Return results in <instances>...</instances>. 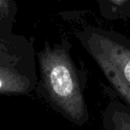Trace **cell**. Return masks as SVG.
Here are the masks:
<instances>
[{"instance_id": "6da1fadb", "label": "cell", "mask_w": 130, "mask_h": 130, "mask_svg": "<svg viewBox=\"0 0 130 130\" xmlns=\"http://www.w3.org/2000/svg\"><path fill=\"white\" fill-rule=\"evenodd\" d=\"M72 45L63 38L59 43H46L37 52V94L64 119L76 126L89 121L85 99L86 72L72 56Z\"/></svg>"}, {"instance_id": "7a4b0ae2", "label": "cell", "mask_w": 130, "mask_h": 130, "mask_svg": "<svg viewBox=\"0 0 130 130\" xmlns=\"http://www.w3.org/2000/svg\"><path fill=\"white\" fill-rule=\"evenodd\" d=\"M117 93L130 107V39L119 31L87 24L74 32Z\"/></svg>"}, {"instance_id": "3957f363", "label": "cell", "mask_w": 130, "mask_h": 130, "mask_svg": "<svg viewBox=\"0 0 130 130\" xmlns=\"http://www.w3.org/2000/svg\"><path fill=\"white\" fill-rule=\"evenodd\" d=\"M38 78L34 39L16 34L0 39V96L29 95Z\"/></svg>"}, {"instance_id": "277c9868", "label": "cell", "mask_w": 130, "mask_h": 130, "mask_svg": "<svg viewBox=\"0 0 130 130\" xmlns=\"http://www.w3.org/2000/svg\"><path fill=\"white\" fill-rule=\"evenodd\" d=\"M104 130H130V107L119 99H112L102 114Z\"/></svg>"}, {"instance_id": "5b68a950", "label": "cell", "mask_w": 130, "mask_h": 130, "mask_svg": "<svg viewBox=\"0 0 130 130\" xmlns=\"http://www.w3.org/2000/svg\"><path fill=\"white\" fill-rule=\"evenodd\" d=\"M102 17L107 20L126 21L130 18V0H95Z\"/></svg>"}, {"instance_id": "8992f818", "label": "cell", "mask_w": 130, "mask_h": 130, "mask_svg": "<svg viewBox=\"0 0 130 130\" xmlns=\"http://www.w3.org/2000/svg\"><path fill=\"white\" fill-rule=\"evenodd\" d=\"M17 11L15 0H0V39L9 38L14 34Z\"/></svg>"}]
</instances>
